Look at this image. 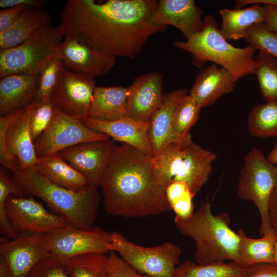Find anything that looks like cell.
Listing matches in <instances>:
<instances>
[{
  "instance_id": "obj_1",
  "label": "cell",
  "mask_w": 277,
  "mask_h": 277,
  "mask_svg": "<svg viewBox=\"0 0 277 277\" xmlns=\"http://www.w3.org/2000/svg\"><path fill=\"white\" fill-rule=\"evenodd\" d=\"M156 0H68L60 13L63 36L80 37L114 56L135 58L152 35L167 26L155 23Z\"/></svg>"
},
{
  "instance_id": "obj_2",
  "label": "cell",
  "mask_w": 277,
  "mask_h": 277,
  "mask_svg": "<svg viewBox=\"0 0 277 277\" xmlns=\"http://www.w3.org/2000/svg\"><path fill=\"white\" fill-rule=\"evenodd\" d=\"M151 158L126 144L115 145L99 185L107 213L144 217L171 209L155 177Z\"/></svg>"
},
{
  "instance_id": "obj_3",
  "label": "cell",
  "mask_w": 277,
  "mask_h": 277,
  "mask_svg": "<svg viewBox=\"0 0 277 277\" xmlns=\"http://www.w3.org/2000/svg\"><path fill=\"white\" fill-rule=\"evenodd\" d=\"M11 178L25 195L40 198L74 227H93L100 201L97 187L89 184L81 191L71 190L49 181L33 167L12 172Z\"/></svg>"
},
{
  "instance_id": "obj_4",
  "label": "cell",
  "mask_w": 277,
  "mask_h": 277,
  "mask_svg": "<svg viewBox=\"0 0 277 277\" xmlns=\"http://www.w3.org/2000/svg\"><path fill=\"white\" fill-rule=\"evenodd\" d=\"M174 222L182 235L194 240L197 263L204 265L226 260L237 263L239 236L230 228L228 214H213L208 200L202 202L189 218L175 217Z\"/></svg>"
},
{
  "instance_id": "obj_5",
  "label": "cell",
  "mask_w": 277,
  "mask_h": 277,
  "mask_svg": "<svg viewBox=\"0 0 277 277\" xmlns=\"http://www.w3.org/2000/svg\"><path fill=\"white\" fill-rule=\"evenodd\" d=\"M216 155L192 139L191 133L171 141L151 158L155 177L164 189L172 182L185 183L195 195L207 182Z\"/></svg>"
},
{
  "instance_id": "obj_6",
  "label": "cell",
  "mask_w": 277,
  "mask_h": 277,
  "mask_svg": "<svg viewBox=\"0 0 277 277\" xmlns=\"http://www.w3.org/2000/svg\"><path fill=\"white\" fill-rule=\"evenodd\" d=\"M174 46L192 55V63L198 68L207 62L220 65L228 70L237 82L240 78L255 73L254 54L256 49L249 44L239 48L231 45L220 31L214 16L203 18L202 30L186 41H177Z\"/></svg>"
},
{
  "instance_id": "obj_7",
  "label": "cell",
  "mask_w": 277,
  "mask_h": 277,
  "mask_svg": "<svg viewBox=\"0 0 277 277\" xmlns=\"http://www.w3.org/2000/svg\"><path fill=\"white\" fill-rule=\"evenodd\" d=\"M72 225L64 217L48 211L33 196L9 195L0 200V232L13 239L22 232L46 234Z\"/></svg>"
},
{
  "instance_id": "obj_8",
  "label": "cell",
  "mask_w": 277,
  "mask_h": 277,
  "mask_svg": "<svg viewBox=\"0 0 277 277\" xmlns=\"http://www.w3.org/2000/svg\"><path fill=\"white\" fill-rule=\"evenodd\" d=\"M277 188V166L256 148L246 154L237 185V194L256 206L261 219L260 233L272 231L268 217L272 194Z\"/></svg>"
},
{
  "instance_id": "obj_9",
  "label": "cell",
  "mask_w": 277,
  "mask_h": 277,
  "mask_svg": "<svg viewBox=\"0 0 277 277\" xmlns=\"http://www.w3.org/2000/svg\"><path fill=\"white\" fill-rule=\"evenodd\" d=\"M37 103L0 116V163L12 172L32 167L37 162L30 131L32 113Z\"/></svg>"
},
{
  "instance_id": "obj_10",
  "label": "cell",
  "mask_w": 277,
  "mask_h": 277,
  "mask_svg": "<svg viewBox=\"0 0 277 277\" xmlns=\"http://www.w3.org/2000/svg\"><path fill=\"white\" fill-rule=\"evenodd\" d=\"M63 38L58 26L50 25L21 44L0 50L1 77L19 73H39L56 54Z\"/></svg>"
},
{
  "instance_id": "obj_11",
  "label": "cell",
  "mask_w": 277,
  "mask_h": 277,
  "mask_svg": "<svg viewBox=\"0 0 277 277\" xmlns=\"http://www.w3.org/2000/svg\"><path fill=\"white\" fill-rule=\"evenodd\" d=\"M108 247L138 272L149 277H174L182 253L181 249L171 242L145 247L115 231L111 233Z\"/></svg>"
},
{
  "instance_id": "obj_12",
  "label": "cell",
  "mask_w": 277,
  "mask_h": 277,
  "mask_svg": "<svg viewBox=\"0 0 277 277\" xmlns=\"http://www.w3.org/2000/svg\"><path fill=\"white\" fill-rule=\"evenodd\" d=\"M85 125L81 118L68 115L54 106L52 119L34 142L37 157L54 154L78 144L108 138Z\"/></svg>"
},
{
  "instance_id": "obj_13",
  "label": "cell",
  "mask_w": 277,
  "mask_h": 277,
  "mask_svg": "<svg viewBox=\"0 0 277 277\" xmlns=\"http://www.w3.org/2000/svg\"><path fill=\"white\" fill-rule=\"evenodd\" d=\"M111 233L96 226L84 230L69 225L44 234V238L49 256L61 261L87 253L110 252Z\"/></svg>"
},
{
  "instance_id": "obj_14",
  "label": "cell",
  "mask_w": 277,
  "mask_h": 277,
  "mask_svg": "<svg viewBox=\"0 0 277 277\" xmlns=\"http://www.w3.org/2000/svg\"><path fill=\"white\" fill-rule=\"evenodd\" d=\"M57 52L65 69L94 78L109 73L115 62L114 56L76 36H64Z\"/></svg>"
},
{
  "instance_id": "obj_15",
  "label": "cell",
  "mask_w": 277,
  "mask_h": 277,
  "mask_svg": "<svg viewBox=\"0 0 277 277\" xmlns=\"http://www.w3.org/2000/svg\"><path fill=\"white\" fill-rule=\"evenodd\" d=\"M44 234L17 236L0 244V277H27L34 266L49 256Z\"/></svg>"
},
{
  "instance_id": "obj_16",
  "label": "cell",
  "mask_w": 277,
  "mask_h": 277,
  "mask_svg": "<svg viewBox=\"0 0 277 277\" xmlns=\"http://www.w3.org/2000/svg\"><path fill=\"white\" fill-rule=\"evenodd\" d=\"M94 79L71 72L62 65L50 100L55 107L68 115L81 119L88 117L96 86Z\"/></svg>"
},
{
  "instance_id": "obj_17",
  "label": "cell",
  "mask_w": 277,
  "mask_h": 277,
  "mask_svg": "<svg viewBox=\"0 0 277 277\" xmlns=\"http://www.w3.org/2000/svg\"><path fill=\"white\" fill-rule=\"evenodd\" d=\"M115 146L113 139L108 137L78 144L58 154L80 172L89 184L98 187Z\"/></svg>"
},
{
  "instance_id": "obj_18",
  "label": "cell",
  "mask_w": 277,
  "mask_h": 277,
  "mask_svg": "<svg viewBox=\"0 0 277 277\" xmlns=\"http://www.w3.org/2000/svg\"><path fill=\"white\" fill-rule=\"evenodd\" d=\"M163 78L162 73L152 71L141 75L133 81L128 87L126 117L149 123L162 102Z\"/></svg>"
},
{
  "instance_id": "obj_19",
  "label": "cell",
  "mask_w": 277,
  "mask_h": 277,
  "mask_svg": "<svg viewBox=\"0 0 277 277\" xmlns=\"http://www.w3.org/2000/svg\"><path fill=\"white\" fill-rule=\"evenodd\" d=\"M81 120L85 125L95 131L128 145L149 156H154L148 135L149 123L140 122L126 116L111 121L90 117Z\"/></svg>"
},
{
  "instance_id": "obj_20",
  "label": "cell",
  "mask_w": 277,
  "mask_h": 277,
  "mask_svg": "<svg viewBox=\"0 0 277 277\" xmlns=\"http://www.w3.org/2000/svg\"><path fill=\"white\" fill-rule=\"evenodd\" d=\"M204 13L193 0H159L152 20L158 25L176 27L188 39L202 30Z\"/></svg>"
},
{
  "instance_id": "obj_21",
  "label": "cell",
  "mask_w": 277,
  "mask_h": 277,
  "mask_svg": "<svg viewBox=\"0 0 277 277\" xmlns=\"http://www.w3.org/2000/svg\"><path fill=\"white\" fill-rule=\"evenodd\" d=\"M236 82L228 70L212 64L198 73L189 95L201 108H204L214 104L222 95L232 93L235 89Z\"/></svg>"
},
{
  "instance_id": "obj_22",
  "label": "cell",
  "mask_w": 277,
  "mask_h": 277,
  "mask_svg": "<svg viewBox=\"0 0 277 277\" xmlns=\"http://www.w3.org/2000/svg\"><path fill=\"white\" fill-rule=\"evenodd\" d=\"M39 73H24L2 77L0 80V115L25 108L36 98Z\"/></svg>"
},
{
  "instance_id": "obj_23",
  "label": "cell",
  "mask_w": 277,
  "mask_h": 277,
  "mask_svg": "<svg viewBox=\"0 0 277 277\" xmlns=\"http://www.w3.org/2000/svg\"><path fill=\"white\" fill-rule=\"evenodd\" d=\"M186 95L187 90L184 88L163 93L161 105L153 113L149 121L148 135L154 156L172 141V129L175 113L180 102Z\"/></svg>"
},
{
  "instance_id": "obj_24",
  "label": "cell",
  "mask_w": 277,
  "mask_h": 277,
  "mask_svg": "<svg viewBox=\"0 0 277 277\" xmlns=\"http://www.w3.org/2000/svg\"><path fill=\"white\" fill-rule=\"evenodd\" d=\"M49 13L43 8L26 6L7 30L0 33V50L18 45L37 31L51 25Z\"/></svg>"
},
{
  "instance_id": "obj_25",
  "label": "cell",
  "mask_w": 277,
  "mask_h": 277,
  "mask_svg": "<svg viewBox=\"0 0 277 277\" xmlns=\"http://www.w3.org/2000/svg\"><path fill=\"white\" fill-rule=\"evenodd\" d=\"M128 93V87L96 86L88 117L107 121L125 117Z\"/></svg>"
},
{
  "instance_id": "obj_26",
  "label": "cell",
  "mask_w": 277,
  "mask_h": 277,
  "mask_svg": "<svg viewBox=\"0 0 277 277\" xmlns=\"http://www.w3.org/2000/svg\"><path fill=\"white\" fill-rule=\"evenodd\" d=\"M33 167L49 181L71 190L81 191L89 184L87 179L58 153L38 157Z\"/></svg>"
},
{
  "instance_id": "obj_27",
  "label": "cell",
  "mask_w": 277,
  "mask_h": 277,
  "mask_svg": "<svg viewBox=\"0 0 277 277\" xmlns=\"http://www.w3.org/2000/svg\"><path fill=\"white\" fill-rule=\"evenodd\" d=\"M220 14L222 18L220 31L227 40L244 39L249 27L265 22L263 6L261 4H253L245 8L221 9Z\"/></svg>"
},
{
  "instance_id": "obj_28",
  "label": "cell",
  "mask_w": 277,
  "mask_h": 277,
  "mask_svg": "<svg viewBox=\"0 0 277 277\" xmlns=\"http://www.w3.org/2000/svg\"><path fill=\"white\" fill-rule=\"evenodd\" d=\"M239 242L237 251V263L250 267L260 263H273L275 235L273 231L260 238H252L242 229L237 232Z\"/></svg>"
},
{
  "instance_id": "obj_29",
  "label": "cell",
  "mask_w": 277,
  "mask_h": 277,
  "mask_svg": "<svg viewBox=\"0 0 277 277\" xmlns=\"http://www.w3.org/2000/svg\"><path fill=\"white\" fill-rule=\"evenodd\" d=\"M251 271V267H244L231 261L199 264L186 260L180 264L174 277H245Z\"/></svg>"
},
{
  "instance_id": "obj_30",
  "label": "cell",
  "mask_w": 277,
  "mask_h": 277,
  "mask_svg": "<svg viewBox=\"0 0 277 277\" xmlns=\"http://www.w3.org/2000/svg\"><path fill=\"white\" fill-rule=\"evenodd\" d=\"M92 252L60 261L70 277H108V256Z\"/></svg>"
},
{
  "instance_id": "obj_31",
  "label": "cell",
  "mask_w": 277,
  "mask_h": 277,
  "mask_svg": "<svg viewBox=\"0 0 277 277\" xmlns=\"http://www.w3.org/2000/svg\"><path fill=\"white\" fill-rule=\"evenodd\" d=\"M248 129L252 136L277 137V102L255 105L248 115Z\"/></svg>"
},
{
  "instance_id": "obj_32",
  "label": "cell",
  "mask_w": 277,
  "mask_h": 277,
  "mask_svg": "<svg viewBox=\"0 0 277 277\" xmlns=\"http://www.w3.org/2000/svg\"><path fill=\"white\" fill-rule=\"evenodd\" d=\"M260 93L266 102H277V59L262 52L254 57Z\"/></svg>"
},
{
  "instance_id": "obj_33",
  "label": "cell",
  "mask_w": 277,
  "mask_h": 277,
  "mask_svg": "<svg viewBox=\"0 0 277 277\" xmlns=\"http://www.w3.org/2000/svg\"><path fill=\"white\" fill-rule=\"evenodd\" d=\"M201 108L189 95L179 104L174 115L172 129V141L182 139L190 133V130L196 123Z\"/></svg>"
},
{
  "instance_id": "obj_34",
  "label": "cell",
  "mask_w": 277,
  "mask_h": 277,
  "mask_svg": "<svg viewBox=\"0 0 277 277\" xmlns=\"http://www.w3.org/2000/svg\"><path fill=\"white\" fill-rule=\"evenodd\" d=\"M244 39L259 51L277 59V32L268 29L265 22L249 27L246 31Z\"/></svg>"
},
{
  "instance_id": "obj_35",
  "label": "cell",
  "mask_w": 277,
  "mask_h": 277,
  "mask_svg": "<svg viewBox=\"0 0 277 277\" xmlns=\"http://www.w3.org/2000/svg\"><path fill=\"white\" fill-rule=\"evenodd\" d=\"M62 67L58 52L42 68L39 72L38 88L35 101L37 104L50 100Z\"/></svg>"
},
{
  "instance_id": "obj_36",
  "label": "cell",
  "mask_w": 277,
  "mask_h": 277,
  "mask_svg": "<svg viewBox=\"0 0 277 277\" xmlns=\"http://www.w3.org/2000/svg\"><path fill=\"white\" fill-rule=\"evenodd\" d=\"M54 105L50 100L37 104L30 118V131L33 142L49 125L53 115Z\"/></svg>"
},
{
  "instance_id": "obj_37",
  "label": "cell",
  "mask_w": 277,
  "mask_h": 277,
  "mask_svg": "<svg viewBox=\"0 0 277 277\" xmlns=\"http://www.w3.org/2000/svg\"><path fill=\"white\" fill-rule=\"evenodd\" d=\"M27 277H70L60 261L49 255L39 260Z\"/></svg>"
},
{
  "instance_id": "obj_38",
  "label": "cell",
  "mask_w": 277,
  "mask_h": 277,
  "mask_svg": "<svg viewBox=\"0 0 277 277\" xmlns=\"http://www.w3.org/2000/svg\"><path fill=\"white\" fill-rule=\"evenodd\" d=\"M108 277H149L138 272L114 251H110L108 261Z\"/></svg>"
},
{
  "instance_id": "obj_39",
  "label": "cell",
  "mask_w": 277,
  "mask_h": 277,
  "mask_svg": "<svg viewBox=\"0 0 277 277\" xmlns=\"http://www.w3.org/2000/svg\"><path fill=\"white\" fill-rule=\"evenodd\" d=\"M194 195L189 191L170 205L175 214V217L185 220L189 218L194 213L193 199Z\"/></svg>"
},
{
  "instance_id": "obj_40",
  "label": "cell",
  "mask_w": 277,
  "mask_h": 277,
  "mask_svg": "<svg viewBox=\"0 0 277 277\" xmlns=\"http://www.w3.org/2000/svg\"><path fill=\"white\" fill-rule=\"evenodd\" d=\"M26 6H15L0 10V33L8 29Z\"/></svg>"
},
{
  "instance_id": "obj_41",
  "label": "cell",
  "mask_w": 277,
  "mask_h": 277,
  "mask_svg": "<svg viewBox=\"0 0 277 277\" xmlns=\"http://www.w3.org/2000/svg\"><path fill=\"white\" fill-rule=\"evenodd\" d=\"M189 191L190 190L185 183L179 181L171 183L165 189L166 197L170 206Z\"/></svg>"
},
{
  "instance_id": "obj_42",
  "label": "cell",
  "mask_w": 277,
  "mask_h": 277,
  "mask_svg": "<svg viewBox=\"0 0 277 277\" xmlns=\"http://www.w3.org/2000/svg\"><path fill=\"white\" fill-rule=\"evenodd\" d=\"M251 271L245 277H277V265L260 263L250 266Z\"/></svg>"
},
{
  "instance_id": "obj_43",
  "label": "cell",
  "mask_w": 277,
  "mask_h": 277,
  "mask_svg": "<svg viewBox=\"0 0 277 277\" xmlns=\"http://www.w3.org/2000/svg\"><path fill=\"white\" fill-rule=\"evenodd\" d=\"M46 1L44 0H1L0 7L2 8L15 6H30L43 8Z\"/></svg>"
},
{
  "instance_id": "obj_44",
  "label": "cell",
  "mask_w": 277,
  "mask_h": 277,
  "mask_svg": "<svg viewBox=\"0 0 277 277\" xmlns=\"http://www.w3.org/2000/svg\"><path fill=\"white\" fill-rule=\"evenodd\" d=\"M265 23L270 30L277 32V7L270 4H263Z\"/></svg>"
},
{
  "instance_id": "obj_45",
  "label": "cell",
  "mask_w": 277,
  "mask_h": 277,
  "mask_svg": "<svg viewBox=\"0 0 277 277\" xmlns=\"http://www.w3.org/2000/svg\"><path fill=\"white\" fill-rule=\"evenodd\" d=\"M268 217L271 230L277 236V188L273 191L270 200Z\"/></svg>"
},
{
  "instance_id": "obj_46",
  "label": "cell",
  "mask_w": 277,
  "mask_h": 277,
  "mask_svg": "<svg viewBox=\"0 0 277 277\" xmlns=\"http://www.w3.org/2000/svg\"><path fill=\"white\" fill-rule=\"evenodd\" d=\"M253 4H270L277 7V0H238L236 1L235 9Z\"/></svg>"
},
{
  "instance_id": "obj_47",
  "label": "cell",
  "mask_w": 277,
  "mask_h": 277,
  "mask_svg": "<svg viewBox=\"0 0 277 277\" xmlns=\"http://www.w3.org/2000/svg\"><path fill=\"white\" fill-rule=\"evenodd\" d=\"M267 158L274 164H277V141L273 149L268 154Z\"/></svg>"
},
{
  "instance_id": "obj_48",
  "label": "cell",
  "mask_w": 277,
  "mask_h": 277,
  "mask_svg": "<svg viewBox=\"0 0 277 277\" xmlns=\"http://www.w3.org/2000/svg\"><path fill=\"white\" fill-rule=\"evenodd\" d=\"M273 264L277 265V236L276 235L274 242Z\"/></svg>"
}]
</instances>
